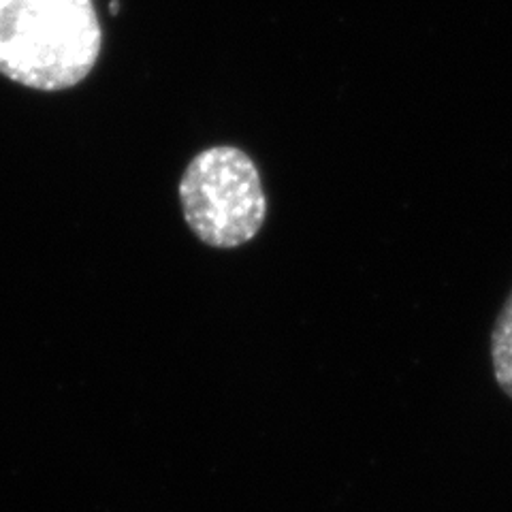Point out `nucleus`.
<instances>
[{
	"mask_svg": "<svg viewBox=\"0 0 512 512\" xmlns=\"http://www.w3.org/2000/svg\"><path fill=\"white\" fill-rule=\"evenodd\" d=\"M178 192L188 229L212 248L248 244L267 216L259 167L233 146L199 152L188 163Z\"/></svg>",
	"mask_w": 512,
	"mask_h": 512,
	"instance_id": "obj_2",
	"label": "nucleus"
},
{
	"mask_svg": "<svg viewBox=\"0 0 512 512\" xmlns=\"http://www.w3.org/2000/svg\"><path fill=\"white\" fill-rule=\"evenodd\" d=\"M103 26L92 0H0V75L60 92L92 73Z\"/></svg>",
	"mask_w": 512,
	"mask_h": 512,
	"instance_id": "obj_1",
	"label": "nucleus"
},
{
	"mask_svg": "<svg viewBox=\"0 0 512 512\" xmlns=\"http://www.w3.org/2000/svg\"><path fill=\"white\" fill-rule=\"evenodd\" d=\"M491 365L502 393L512 399V291L495 318L491 331Z\"/></svg>",
	"mask_w": 512,
	"mask_h": 512,
	"instance_id": "obj_3",
	"label": "nucleus"
}]
</instances>
